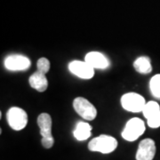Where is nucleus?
I'll return each mask as SVG.
<instances>
[{
  "label": "nucleus",
  "instance_id": "1",
  "mask_svg": "<svg viewBox=\"0 0 160 160\" xmlns=\"http://www.w3.org/2000/svg\"><path fill=\"white\" fill-rule=\"evenodd\" d=\"M118 147V141L112 136L102 134L93 138L88 144V149L91 151L109 154L114 151Z\"/></svg>",
  "mask_w": 160,
  "mask_h": 160
},
{
  "label": "nucleus",
  "instance_id": "2",
  "mask_svg": "<svg viewBox=\"0 0 160 160\" xmlns=\"http://www.w3.org/2000/svg\"><path fill=\"white\" fill-rule=\"evenodd\" d=\"M38 125L40 128V133L42 135L41 142L44 148L50 149L54 143V139L52 135V118L47 113H42L38 118Z\"/></svg>",
  "mask_w": 160,
  "mask_h": 160
},
{
  "label": "nucleus",
  "instance_id": "3",
  "mask_svg": "<svg viewBox=\"0 0 160 160\" xmlns=\"http://www.w3.org/2000/svg\"><path fill=\"white\" fill-rule=\"evenodd\" d=\"M145 131V124L142 120L134 118L126 123L125 129L122 132V137L128 142H133L142 135Z\"/></svg>",
  "mask_w": 160,
  "mask_h": 160
},
{
  "label": "nucleus",
  "instance_id": "4",
  "mask_svg": "<svg viewBox=\"0 0 160 160\" xmlns=\"http://www.w3.org/2000/svg\"><path fill=\"white\" fill-rule=\"evenodd\" d=\"M6 118L9 126L15 131L22 130L28 124V115L26 111L18 107H12L9 109Z\"/></svg>",
  "mask_w": 160,
  "mask_h": 160
},
{
  "label": "nucleus",
  "instance_id": "5",
  "mask_svg": "<svg viewBox=\"0 0 160 160\" xmlns=\"http://www.w3.org/2000/svg\"><path fill=\"white\" fill-rule=\"evenodd\" d=\"M121 104L122 107L127 111L136 113L142 111L146 105V102L142 95L136 92H128L122 96Z\"/></svg>",
  "mask_w": 160,
  "mask_h": 160
},
{
  "label": "nucleus",
  "instance_id": "6",
  "mask_svg": "<svg viewBox=\"0 0 160 160\" xmlns=\"http://www.w3.org/2000/svg\"><path fill=\"white\" fill-rule=\"evenodd\" d=\"M73 108L80 117L86 120H93L97 116L96 108L86 98H76L73 102Z\"/></svg>",
  "mask_w": 160,
  "mask_h": 160
},
{
  "label": "nucleus",
  "instance_id": "7",
  "mask_svg": "<svg viewBox=\"0 0 160 160\" xmlns=\"http://www.w3.org/2000/svg\"><path fill=\"white\" fill-rule=\"evenodd\" d=\"M144 117L147 118L148 126L151 128H158L160 126V106L156 102L146 103L142 110Z\"/></svg>",
  "mask_w": 160,
  "mask_h": 160
},
{
  "label": "nucleus",
  "instance_id": "8",
  "mask_svg": "<svg viewBox=\"0 0 160 160\" xmlns=\"http://www.w3.org/2000/svg\"><path fill=\"white\" fill-rule=\"evenodd\" d=\"M69 71L83 79H90L94 75V69L86 61H73L69 64Z\"/></svg>",
  "mask_w": 160,
  "mask_h": 160
},
{
  "label": "nucleus",
  "instance_id": "9",
  "mask_svg": "<svg viewBox=\"0 0 160 160\" xmlns=\"http://www.w3.org/2000/svg\"><path fill=\"white\" fill-rule=\"evenodd\" d=\"M4 64L8 70L18 71L29 69L30 66V61L29 58L22 54H12L5 59Z\"/></svg>",
  "mask_w": 160,
  "mask_h": 160
},
{
  "label": "nucleus",
  "instance_id": "10",
  "mask_svg": "<svg viewBox=\"0 0 160 160\" xmlns=\"http://www.w3.org/2000/svg\"><path fill=\"white\" fill-rule=\"evenodd\" d=\"M156 154V144L152 139L142 140L137 149L136 160H153Z\"/></svg>",
  "mask_w": 160,
  "mask_h": 160
},
{
  "label": "nucleus",
  "instance_id": "11",
  "mask_svg": "<svg viewBox=\"0 0 160 160\" xmlns=\"http://www.w3.org/2000/svg\"><path fill=\"white\" fill-rule=\"evenodd\" d=\"M85 61L93 69H104L109 66V60L107 57L99 52H90L86 55Z\"/></svg>",
  "mask_w": 160,
  "mask_h": 160
},
{
  "label": "nucleus",
  "instance_id": "12",
  "mask_svg": "<svg viewBox=\"0 0 160 160\" xmlns=\"http://www.w3.org/2000/svg\"><path fill=\"white\" fill-rule=\"evenodd\" d=\"M29 86L38 92H45L48 87L46 74H43L38 70L29 77Z\"/></svg>",
  "mask_w": 160,
  "mask_h": 160
},
{
  "label": "nucleus",
  "instance_id": "13",
  "mask_svg": "<svg viewBox=\"0 0 160 160\" xmlns=\"http://www.w3.org/2000/svg\"><path fill=\"white\" fill-rule=\"evenodd\" d=\"M92 126L88 123L78 122L74 130V136L78 141H86L91 136Z\"/></svg>",
  "mask_w": 160,
  "mask_h": 160
},
{
  "label": "nucleus",
  "instance_id": "14",
  "mask_svg": "<svg viewBox=\"0 0 160 160\" xmlns=\"http://www.w3.org/2000/svg\"><path fill=\"white\" fill-rule=\"evenodd\" d=\"M133 67L135 70L141 74H149L152 70L150 59L147 56L137 58L133 62Z\"/></svg>",
  "mask_w": 160,
  "mask_h": 160
},
{
  "label": "nucleus",
  "instance_id": "15",
  "mask_svg": "<svg viewBox=\"0 0 160 160\" xmlns=\"http://www.w3.org/2000/svg\"><path fill=\"white\" fill-rule=\"evenodd\" d=\"M149 88H150L151 93L155 97L160 99V74L155 75L150 79Z\"/></svg>",
  "mask_w": 160,
  "mask_h": 160
},
{
  "label": "nucleus",
  "instance_id": "16",
  "mask_svg": "<svg viewBox=\"0 0 160 160\" xmlns=\"http://www.w3.org/2000/svg\"><path fill=\"white\" fill-rule=\"evenodd\" d=\"M38 71L43 74H46L50 69V62L46 58H40L37 63Z\"/></svg>",
  "mask_w": 160,
  "mask_h": 160
}]
</instances>
